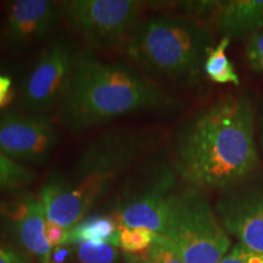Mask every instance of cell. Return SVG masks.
Wrapping results in <instances>:
<instances>
[{"mask_svg": "<svg viewBox=\"0 0 263 263\" xmlns=\"http://www.w3.org/2000/svg\"><path fill=\"white\" fill-rule=\"evenodd\" d=\"M255 111V94L238 89L184 118L172 141L177 177L190 188L221 193L258 172Z\"/></svg>", "mask_w": 263, "mask_h": 263, "instance_id": "1", "label": "cell"}, {"mask_svg": "<svg viewBox=\"0 0 263 263\" xmlns=\"http://www.w3.org/2000/svg\"><path fill=\"white\" fill-rule=\"evenodd\" d=\"M183 106L177 95L126 62L103 61L87 48L78 52L62 95L58 121L77 133L128 115L173 114Z\"/></svg>", "mask_w": 263, "mask_h": 263, "instance_id": "2", "label": "cell"}, {"mask_svg": "<svg viewBox=\"0 0 263 263\" xmlns=\"http://www.w3.org/2000/svg\"><path fill=\"white\" fill-rule=\"evenodd\" d=\"M160 145L154 128H115L93 138L67 172H52L39 199L47 221L70 230L118 180Z\"/></svg>", "mask_w": 263, "mask_h": 263, "instance_id": "3", "label": "cell"}, {"mask_svg": "<svg viewBox=\"0 0 263 263\" xmlns=\"http://www.w3.org/2000/svg\"><path fill=\"white\" fill-rule=\"evenodd\" d=\"M216 32L200 20L178 14L140 20L121 43L123 55L154 82L193 87L215 48Z\"/></svg>", "mask_w": 263, "mask_h": 263, "instance_id": "4", "label": "cell"}, {"mask_svg": "<svg viewBox=\"0 0 263 263\" xmlns=\"http://www.w3.org/2000/svg\"><path fill=\"white\" fill-rule=\"evenodd\" d=\"M177 190L172 163L155 151L132 168L117 189L118 228H143L162 234L168 201Z\"/></svg>", "mask_w": 263, "mask_h": 263, "instance_id": "5", "label": "cell"}, {"mask_svg": "<svg viewBox=\"0 0 263 263\" xmlns=\"http://www.w3.org/2000/svg\"><path fill=\"white\" fill-rule=\"evenodd\" d=\"M185 263H219L232 240L201 192L177 189L171 196L163 233Z\"/></svg>", "mask_w": 263, "mask_h": 263, "instance_id": "6", "label": "cell"}, {"mask_svg": "<svg viewBox=\"0 0 263 263\" xmlns=\"http://www.w3.org/2000/svg\"><path fill=\"white\" fill-rule=\"evenodd\" d=\"M144 4L136 0H70L62 3V10L71 31L93 50L121 44L141 20Z\"/></svg>", "mask_w": 263, "mask_h": 263, "instance_id": "7", "label": "cell"}, {"mask_svg": "<svg viewBox=\"0 0 263 263\" xmlns=\"http://www.w3.org/2000/svg\"><path fill=\"white\" fill-rule=\"evenodd\" d=\"M78 52L64 37L43 49L20 88L18 105L26 114L47 115L58 107L77 62Z\"/></svg>", "mask_w": 263, "mask_h": 263, "instance_id": "8", "label": "cell"}, {"mask_svg": "<svg viewBox=\"0 0 263 263\" xmlns=\"http://www.w3.org/2000/svg\"><path fill=\"white\" fill-rule=\"evenodd\" d=\"M216 212L241 245L263 254V171L219 193Z\"/></svg>", "mask_w": 263, "mask_h": 263, "instance_id": "9", "label": "cell"}, {"mask_svg": "<svg viewBox=\"0 0 263 263\" xmlns=\"http://www.w3.org/2000/svg\"><path fill=\"white\" fill-rule=\"evenodd\" d=\"M60 141L58 128L47 115L8 110L0 112V153L16 162L42 166Z\"/></svg>", "mask_w": 263, "mask_h": 263, "instance_id": "10", "label": "cell"}, {"mask_svg": "<svg viewBox=\"0 0 263 263\" xmlns=\"http://www.w3.org/2000/svg\"><path fill=\"white\" fill-rule=\"evenodd\" d=\"M45 218L42 200L32 194L0 200V229L41 263H51V246L45 238Z\"/></svg>", "mask_w": 263, "mask_h": 263, "instance_id": "11", "label": "cell"}, {"mask_svg": "<svg viewBox=\"0 0 263 263\" xmlns=\"http://www.w3.org/2000/svg\"><path fill=\"white\" fill-rule=\"evenodd\" d=\"M64 18L62 3L51 0H15L9 3L2 43L11 50L24 49L48 38Z\"/></svg>", "mask_w": 263, "mask_h": 263, "instance_id": "12", "label": "cell"}, {"mask_svg": "<svg viewBox=\"0 0 263 263\" xmlns=\"http://www.w3.org/2000/svg\"><path fill=\"white\" fill-rule=\"evenodd\" d=\"M207 25L221 38L248 43L263 28V0H216Z\"/></svg>", "mask_w": 263, "mask_h": 263, "instance_id": "13", "label": "cell"}, {"mask_svg": "<svg viewBox=\"0 0 263 263\" xmlns=\"http://www.w3.org/2000/svg\"><path fill=\"white\" fill-rule=\"evenodd\" d=\"M118 235L120 229L115 217L97 215L82 219L68 230V244L101 242L118 246Z\"/></svg>", "mask_w": 263, "mask_h": 263, "instance_id": "14", "label": "cell"}, {"mask_svg": "<svg viewBox=\"0 0 263 263\" xmlns=\"http://www.w3.org/2000/svg\"><path fill=\"white\" fill-rule=\"evenodd\" d=\"M232 43L229 38L222 37L217 42L215 48L210 51L203 66V74L210 81L216 84H233L240 87V81L238 72L235 71L234 65L227 57L229 44Z\"/></svg>", "mask_w": 263, "mask_h": 263, "instance_id": "15", "label": "cell"}, {"mask_svg": "<svg viewBox=\"0 0 263 263\" xmlns=\"http://www.w3.org/2000/svg\"><path fill=\"white\" fill-rule=\"evenodd\" d=\"M126 263H185L170 239L164 235H155L153 244L138 254H123Z\"/></svg>", "mask_w": 263, "mask_h": 263, "instance_id": "16", "label": "cell"}, {"mask_svg": "<svg viewBox=\"0 0 263 263\" xmlns=\"http://www.w3.org/2000/svg\"><path fill=\"white\" fill-rule=\"evenodd\" d=\"M37 173L0 153V190L17 192L31 185Z\"/></svg>", "mask_w": 263, "mask_h": 263, "instance_id": "17", "label": "cell"}, {"mask_svg": "<svg viewBox=\"0 0 263 263\" xmlns=\"http://www.w3.org/2000/svg\"><path fill=\"white\" fill-rule=\"evenodd\" d=\"M118 246L126 254L143 252L153 244L156 233L143 228H118Z\"/></svg>", "mask_w": 263, "mask_h": 263, "instance_id": "18", "label": "cell"}, {"mask_svg": "<svg viewBox=\"0 0 263 263\" xmlns=\"http://www.w3.org/2000/svg\"><path fill=\"white\" fill-rule=\"evenodd\" d=\"M77 257L81 263H117L116 248L101 242H81L77 246Z\"/></svg>", "mask_w": 263, "mask_h": 263, "instance_id": "19", "label": "cell"}, {"mask_svg": "<svg viewBox=\"0 0 263 263\" xmlns=\"http://www.w3.org/2000/svg\"><path fill=\"white\" fill-rule=\"evenodd\" d=\"M245 58L252 70L263 73V28L246 43Z\"/></svg>", "mask_w": 263, "mask_h": 263, "instance_id": "20", "label": "cell"}, {"mask_svg": "<svg viewBox=\"0 0 263 263\" xmlns=\"http://www.w3.org/2000/svg\"><path fill=\"white\" fill-rule=\"evenodd\" d=\"M219 263H263V254L252 251L240 242H236Z\"/></svg>", "mask_w": 263, "mask_h": 263, "instance_id": "21", "label": "cell"}, {"mask_svg": "<svg viewBox=\"0 0 263 263\" xmlns=\"http://www.w3.org/2000/svg\"><path fill=\"white\" fill-rule=\"evenodd\" d=\"M45 238L51 248H60L68 244V230L61 226L47 221L45 223Z\"/></svg>", "mask_w": 263, "mask_h": 263, "instance_id": "22", "label": "cell"}, {"mask_svg": "<svg viewBox=\"0 0 263 263\" xmlns=\"http://www.w3.org/2000/svg\"><path fill=\"white\" fill-rule=\"evenodd\" d=\"M255 126H256V139L259 156L263 162V89L258 97H256V111H255Z\"/></svg>", "mask_w": 263, "mask_h": 263, "instance_id": "23", "label": "cell"}, {"mask_svg": "<svg viewBox=\"0 0 263 263\" xmlns=\"http://www.w3.org/2000/svg\"><path fill=\"white\" fill-rule=\"evenodd\" d=\"M0 263H32L27 252L0 244Z\"/></svg>", "mask_w": 263, "mask_h": 263, "instance_id": "24", "label": "cell"}, {"mask_svg": "<svg viewBox=\"0 0 263 263\" xmlns=\"http://www.w3.org/2000/svg\"><path fill=\"white\" fill-rule=\"evenodd\" d=\"M14 98L15 91L12 89L11 78L0 74V110L11 104Z\"/></svg>", "mask_w": 263, "mask_h": 263, "instance_id": "25", "label": "cell"}, {"mask_svg": "<svg viewBox=\"0 0 263 263\" xmlns=\"http://www.w3.org/2000/svg\"><path fill=\"white\" fill-rule=\"evenodd\" d=\"M70 250L67 248H64V246L57 248L51 255V263H64L66 258L68 257V255H70Z\"/></svg>", "mask_w": 263, "mask_h": 263, "instance_id": "26", "label": "cell"}]
</instances>
